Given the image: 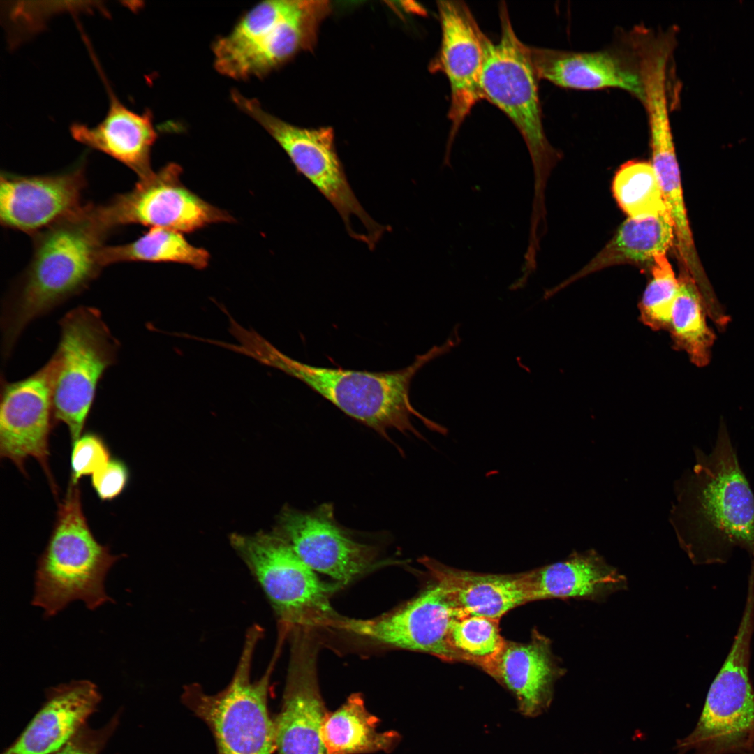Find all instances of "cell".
<instances>
[{"mask_svg": "<svg viewBox=\"0 0 754 754\" xmlns=\"http://www.w3.org/2000/svg\"><path fill=\"white\" fill-rule=\"evenodd\" d=\"M675 482L670 522L695 565L724 564L740 548L754 561V494L722 421L709 453Z\"/></svg>", "mask_w": 754, "mask_h": 754, "instance_id": "6da1fadb", "label": "cell"}, {"mask_svg": "<svg viewBox=\"0 0 754 754\" xmlns=\"http://www.w3.org/2000/svg\"><path fill=\"white\" fill-rule=\"evenodd\" d=\"M110 232L98 206L86 204L33 236L31 260L2 307L4 361L31 322L83 292L97 278L104 267L101 253Z\"/></svg>", "mask_w": 754, "mask_h": 754, "instance_id": "7a4b0ae2", "label": "cell"}, {"mask_svg": "<svg viewBox=\"0 0 754 754\" xmlns=\"http://www.w3.org/2000/svg\"><path fill=\"white\" fill-rule=\"evenodd\" d=\"M459 341L456 335L451 334L441 345L416 356L409 366L387 371L310 365L290 358L270 343L263 348L259 360L302 381L346 415L384 438H388L390 429L422 438L413 426L412 415L438 433L445 434L447 429L415 410L409 397L411 383L422 367L450 351Z\"/></svg>", "mask_w": 754, "mask_h": 754, "instance_id": "3957f363", "label": "cell"}, {"mask_svg": "<svg viewBox=\"0 0 754 754\" xmlns=\"http://www.w3.org/2000/svg\"><path fill=\"white\" fill-rule=\"evenodd\" d=\"M122 556L112 554L108 546L96 540L83 512L79 484L69 481L37 562L32 605L41 608L47 618L77 600L90 610L112 601L104 582Z\"/></svg>", "mask_w": 754, "mask_h": 754, "instance_id": "277c9868", "label": "cell"}, {"mask_svg": "<svg viewBox=\"0 0 754 754\" xmlns=\"http://www.w3.org/2000/svg\"><path fill=\"white\" fill-rule=\"evenodd\" d=\"M263 630L253 625L247 630L234 674L222 690L208 694L196 683L185 686L183 704L209 728L216 754H274V720L268 701L270 681L283 641L278 640L274 654L265 673L252 680L251 667Z\"/></svg>", "mask_w": 754, "mask_h": 754, "instance_id": "5b68a950", "label": "cell"}, {"mask_svg": "<svg viewBox=\"0 0 754 754\" xmlns=\"http://www.w3.org/2000/svg\"><path fill=\"white\" fill-rule=\"evenodd\" d=\"M331 10L327 1H263L214 43L215 68L235 80L264 76L299 52L311 50Z\"/></svg>", "mask_w": 754, "mask_h": 754, "instance_id": "8992f818", "label": "cell"}, {"mask_svg": "<svg viewBox=\"0 0 754 754\" xmlns=\"http://www.w3.org/2000/svg\"><path fill=\"white\" fill-rule=\"evenodd\" d=\"M501 36L494 43L482 32L484 63L481 77L482 99L503 112L515 124L527 147L533 170L532 202H545L550 172L560 158L549 143L543 126L538 78L527 45L512 27L507 6H499Z\"/></svg>", "mask_w": 754, "mask_h": 754, "instance_id": "52a82bcc", "label": "cell"}, {"mask_svg": "<svg viewBox=\"0 0 754 754\" xmlns=\"http://www.w3.org/2000/svg\"><path fill=\"white\" fill-rule=\"evenodd\" d=\"M754 634V588L730 651L708 690L693 731L678 739L675 754H751L754 739V688L750 677Z\"/></svg>", "mask_w": 754, "mask_h": 754, "instance_id": "ba28073f", "label": "cell"}, {"mask_svg": "<svg viewBox=\"0 0 754 754\" xmlns=\"http://www.w3.org/2000/svg\"><path fill=\"white\" fill-rule=\"evenodd\" d=\"M231 542L268 598L279 628L332 629L341 616L330 598L341 584L320 579L276 532L234 535Z\"/></svg>", "mask_w": 754, "mask_h": 754, "instance_id": "9c48e42d", "label": "cell"}, {"mask_svg": "<svg viewBox=\"0 0 754 754\" xmlns=\"http://www.w3.org/2000/svg\"><path fill=\"white\" fill-rule=\"evenodd\" d=\"M232 100L277 142L297 171L305 177L332 204L342 218L348 234L368 243L373 249L388 229L374 221L357 199L337 154L333 130L304 128L267 112L260 103L233 90Z\"/></svg>", "mask_w": 754, "mask_h": 754, "instance_id": "30bf717a", "label": "cell"}, {"mask_svg": "<svg viewBox=\"0 0 754 754\" xmlns=\"http://www.w3.org/2000/svg\"><path fill=\"white\" fill-rule=\"evenodd\" d=\"M59 324L54 422L67 426L73 444L82 436L98 381L116 362L119 345L94 307H76Z\"/></svg>", "mask_w": 754, "mask_h": 754, "instance_id": "8fae6325", "label": "cell"}, {"mask_svg": "<svg viewBox=\"0 0 754 754\" xmlns=\"http://www.w3.org/2000/svg\"><path fill=\"white\" fill-rule=\"evenodd\" d=\"M182 168L170 163L140 179L130 191L98 205L100 215L112 230L138 224L191 232L208 225L234 222L227 212L206 202L182 182Z\"/></svg>", "mask_w": 754, "mask_h": 754, "instance_id": "7c38bea8", "label": "cell"}, {"mask_svg": "<svg viewBox=\"0 0 754 754\" xmlns=\"http://www.w3.org/2000/svg\"><path fill=\"white\" fill-rule=\"evenodd\" d=\"M54 353L41 368L15 382L1 378L0 454L24 475L28 458L37 460L54 496L58 495L49 466V438L54 425L53 397L59 369Z\"/></svg>", "mask_w": 754, "mask_h": 754, "instance_id": "4fadbf2b", "label": "cell"}, {"mask_svg": "<svg viewBox=\"0 0 754 754\" xmlns=\"http://www.w3.org/2000/svg\"><path fill=\"white\" fill-rule=\"evenodd\" d=\"M461 615L443 587L434 581L394 609L368 619L341 616L332 629L379 646L428 653L453 662L449 632L453 621Z\"/></svg>", "mask_w": 754, "mask_h": 754, "instance_id": "5bb4252c", "label": "cell"}, {"mask_svg": "<svg viewBox=\"0 0 754 754\" xmlns=\"http://www.w3.org/2000/svg\"><path fill=\"white\" fill-rule=\"evenodd\" d=\"M281 710L274 719L276 754H325L321 728L327 714L317 674L315 630L294 628Z\"/></svg>", "mask_w": 754, "mask_h": 754, "instance_id": "9a60e30c", "label": "cell"}, {"mask_svg": "<svg viewBox=\"0 0 754 754\" xmlns=\"http://www.w3.org/2000/svg\"><path fill=\"white\" fill-rule=\"evenodd\" d=\"M277 533L316 572L344 586L378 565V549L358 542L337 524L332 504L311 511L284 508Z\"/></svg>", "mask_w": 754, "mask_h": 754, "instance_id": "2e32d148", "label": "cell"}, {"mask_svg": "<svg viewBox=\"0 0 754 754\" xmlns=\"http://www.w3.org/2000/svg\"><path fill=\"white\" fill-rule=\"evenodd\" d=\"M437 6L441 43L431 68L445 73L450 86L451 128L443 161V167H450L451 150L459 128L475 105L482 100V31L464 1H438Z\"/></svg>", "mask_w": 754, "mask_h": 754, "instance_id": "e0dca14e", "label": "cell"}, {"mask_svg": "<svg viewBox=\"0 0 754 754\" xmlns=\"http://www.w3.org/2000/svg\"><path fill=\"white\" fill-rule=\"evenodd\" d=\"M84 169L82 161L56 174L1 173V225L34 236L79 210L87 185Z\"/></svg>", "mask_w": 754, "mask_h": 754, "instance_id": "ac0fdd59", "label": "cell"}, {"mask_svg": "<svg viewBox=\"0 0 754 754\" xmlns=\"http://www.w3.org/2000/svg\"><path fill=\"white\" fill-rule=\"evenodd\" d=\"M626 40V49L613 47L585 52L527 45V50L538 79L574 89L619 88L643 103L644 93L637 59Z\"/></svg>", "mask_w": 754, "mask_h": 754, "instance_id": "d6986e66", "label": "cell"}, {"mask_svg": "<svg viewBox=\"0 0 754 754\" xmlns=\"http://www.w3.org/2000/svg\"><path fill=\"white\" fill-rule=\"evenodd\" d=\"M484 671L513 695L521 715L536 718L551 706L554 685L566 669L554 655L550 640L533 630L527 642L505 641Z\"/></svg>", "mask_w": 754, "mask_h": 754, "instance_id": "ffe728a7", "label": "cell"}, {"mask_svg": "<svg viewBox=\"0 0 754 754\" xmlns=\"http://www.w3.org/2000/svg\"><path fill=\"white\" fill-rule=\"evenodd\" d=\"M524 576L529 601L558 598L601 603L628 587L626 577L593 549L574 550L564 560Z\"/></svg>", "mask_w": 754, "mask_h": 754, "instance_id": "44dd1931", "label": "cell"}, {"mask_svg": "<svg viewBox=\"0 0 754 754\" xmlns=\"http://www.w3.org/2000/svg\"><path fill=\"white\" fill-rule=\"evenodd\" d=\"M101 700L96 686L76 681L54 688L47 702L3 754H52L69 742Z\"/></svg>", "mask_w": 754, "mask_h": 754, "instance_id": "7402d4cb", "label": "cell"}, {"mask_svg": "<svg viewBox=\"0 0 754 754\" xmlns=\"http://www.w3.org/2000/svg\"><path fill=\"white\" fill-rule=\"evenodd\" d=\"M106 84L110 104L105 118L93 127L73 124L71 135L79 142L123 163L139 179L145 178L154 172L151 151L157 138L150 112L138 114L129 110Z\"/></svg>", "mask_w": 754, "mask_h": 754, "instance_id": "603a6c76", "label": "cell"}, {"mask_svg": "<svg viewBox=\"0 0 754 754\" xmlns=\"http://www.w3.org/2000/svg\"><path fill=\"white\" fill-rule=\"evenodd\" d=\"M420 561L462 615L499 620L511 609L529 602L524 572L479 573L449 567L431 558Z\"/></svg>", "mask_w": 754, "mask_h": 754, "instance_id": "cb8c5ba5", "label": "cell"}, {"mask_svg": "<svg viewBox=\"0 0 754 754\" xmlns=\"http://www.w3.org/2000/svg\"><path fill=\"white\" fill-rule=\"evenodd\" d=\"M379 719L366 708L361 694H351L333 712H327L321 728L325 754H368L390 752L400 741L393 730L379 732Z\"/></svg>", "mask_w": 754, "mask_h": 754, "instance_id": "d4e9b609", "label": "cell"}, {"mask_svg": "<svg viewBox=\"0 0 754 754\" xmlns=\"http://www.w3.org/2000/svg\"><path fill=\"white\" fill-rule=\"evenodd\" d=\"M675 239L668 211L644 219L628 218L612 239L572 279L612 265L643 263L665 254Z\"/></svg>", "mask_w": 754, "mask_h": 754, "instance_id": "484cf974", "label": "cell"}, {"mask_svg": "<svg viewBox=\"0 0 754 754\" xmlns=\"http://www.w3.org/2000/svg\"><path fill=\"white\" fill-rule=\"evenodd\" d=\"M668 331L677 350L687 353L695 365H707L711 359L715 334L707 323L708 315L702 292L690 274L685 270L679 277Z\"/></svg>", "mask_w": 754, "mask_h": 754, "instance_id": "4316f807", "label": "cell"}, {"mask_svg": "<svg viewBox=\"0 0 754 754\" xmlns=\"http://www.w3.org/2000/svg\"><path fill=\"white\" fill-rule=\"evenodd\" d=\"M208 251L190 244L182 232L153 228L138 239L120 245L105 246L101 260L105 266L126 262L177 263L195 269L205 268Z\"/></svg>", "mask_w": 754, "mask_h": 754, "instance_id": "83f0119b", "label": "cell"}, {"mask_svg": "<svg viewBox=\"0 0 754 754\" xmlns=\"http://www.w3.org/2000/svg\"><path fill=\"white\" fill-rule=\"evenodd\" d=\"M614 196L622 210L633 219H644L667 211L651 163L630 161L614 177Z\"/></svg>", "mask_w": 754, "mask_h": 754, "instance_id": "f1b7e54d", "label": "cell"}, {"mask_svg": "<svg viewBox=\"0 0 754 754\" xmlns=\"http://www.w3.org/2000/svg\"><path fill=\"white\" fill-rule=\"evenodd\" d=\"M505 641L500 633L499 620L485 616H459L449 632L455 661L473 664L483 671L500 653Z\"/></svg>", "mask_w": 754, "mask_h": 754, "instance_id": "f546056e", "label": "cell"}, {"mask_svg": "<svg viewBox=\"0 0 754 754\" xmlns=\"http://www.w3.org/2000/svg\"><path fill=\"white\" fill-rule=\"evenodd\" d=\"M678 290V278L665 254L656 256L639 304L641 322L653 330H667Z\"/></svg>", "mask_w": 754, "mask_h": 754, "instance_id": "4dcf8cb0", "label": "cell"}, {"mask_svg": "<svg viewBox=\"0 0 754 754\" xmlns=\"http://www.w3.org/2000/svg\"><path fill=\"white\" fill-rule=\"evenodd\" d=\"M72 445L70 482L73 484H79L84 476L92 475L110 459L107 444L96 433L84 434Z\"/></svg>", "mask_w": 754, "mask_h": 754, "instance_id": "1f68e13d", "label": "cell"}, {"mask_svg": "<svg viewBox=\"0 0 754 754\" xmlns=\"http://www.w3.org/2000/svg\"><path fill=\"white\" fill-rule=\"evenodd\" d=\"M128 480L129 471L126 464L122 460L114 458L92 475L91 485L101 501H111L122 493Z\"/></svg>", "mask_w": 754, "mask_h": 754, "instance_id": "d6a6232c", "label": "cell"}, {"mask_svg": "<svg viewBox=\"0 0 754 754\" xmlns=\"http://www.w3.org/2000/svg\"><path fill=\"white\" fill-rule=\"evenodd\" d=\"M83 6L71 5H28V2H16L8 10L9 21L17 32H29L39 29L43 22L52 13L63 10L80 8Z\"/></svg>", "mask_w": 754, "mask_h": 754, "instance_id": "836d02e7", "label": "cell"}, {"mask_svg": "<svg viewBox=\"0 0 754 754\" xmlns=\"http://www.w3.org/2000/svg\"><path fill=\"white\" fill-rule=\"evenodd\" d=\"M52 754H96L95 748L73 739L59 751Z\"/></svg>", "mask_w": 754, "mask_h": 754, "instance_id": "e575fe53", "label": "cell"}, {"mask_svg": "<svg viewBox=\"0 0 754 754\" xmlns=\"http://www.w3.org/2000/svg\"><path fill=\"white\" fill-rule=\"evenodd\" d=\"M264 340H265V339H263V341H262L260 342V345H261V343H262V342H263V341ZM258 350H259V349H258ZM255 353H256V352H254V353H253V357H254V355H255Z\"/></svg>", "mask_w": 754, "mask_h": 754, "instance_id": "d590c367", "label": "cell"}]
</instances>
